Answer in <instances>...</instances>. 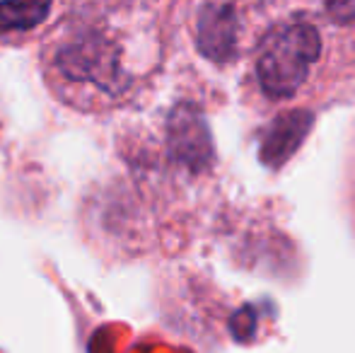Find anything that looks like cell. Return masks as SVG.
I'll list each match as a JSON object with an SVG mask.
<instances>
[{"instance_id": "cell-1", "label": "cell", "mask_w": 355, "mask_h": 353, "mask_svg": "<svg viewBox=\"0 0 355 353\" xmlns=\"http://www.w3.org/2000/svg\"><path fill=\"white\" fill-rule=\"evenodd\" d=\"M322 42L314 27L295 22L276 29L261 44L257 73L263 92L271 97H290L309 76V68L319 58Z\"/></svg>"}, {"instance_id": "cell-2", "label": "cell", "mask_w": 355, "mask_h": 353, "mask_svg": "<svg viewBox=\"0 0 355 353\" xmlns=\"http://www.w3.org/2000/svg\"><path fill=\"white\" fill-rule=\"evenodd\" d=\"M169 148L172 155L189 170L201 172L213 160V143L201 112L193 104H179L169 114Z\"/></svg>"}, {"instance_id": "cell-3", "label": "cell", "mask_w": 355, "mask_h": 353, "mask_svg": "<svg viewBox=\"0 0 355 353\" xmlns=\"http://www.w3.org/2000/svg\"><path fill=\"white\" fill-rule=\"evenodd\" d=\"M312 123H314L312 114L304 112V109L283 112L281 117L273 119L266 131H263L261 146H259V155H261L263 165L281 167L285 160H290L293 153L307 138Z\"/></svg>"}, {"instance_id": "cell-4", "label": "cell", "mask_w": 355, "mask_h": 353, "mask_svg": "<svg viewBox=\"0 0 355 353\" xmlns=\"http://www.w3.org/2000/svg\"><path fill=\"white\" fill-rule=\"evenodd\" d=\"M198 49L213 61H227L234 51L237 17L227 5H206L198 15Z\"/></svg>"}, {"instance_id": "cell-5", "label": "cell", "mask_w": 355, "mask_h": 353, "mask_svg": "<svg viewBox=\"0 0 355 353\" xmlns=\"http://www.w3.org/2000/svg\"><path fill=\"white\" fill-rule=\"evenodd\" d=\"M51 10V0H3L0 3V29H29L39 24Z\"/></svg>"}, {"instance_id": "cell-6", "label": "cell", "mask_w": 355, "mask_h": 353, "mask_svg": "<svg viewBox=\"0 0 355 353\" xmlns=\"http://www.w3.org/2000/svg\"><path fill=\"white\" fill-rule=\"evenodd\" d=\"M327 10L338 22H355V0H327Z\"/></svg>"}]
</instances>
